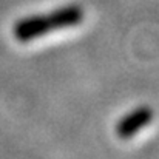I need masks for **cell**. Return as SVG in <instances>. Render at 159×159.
I'll use <instances>...</instances> for the list:
<instances>
[{
	"mask_svg": "<svg viewBox=\"0 0 159 159\" xmlns=\"http://www.w3.org/2000/svg\"><path fill=\"white\" fill-rule=\"evenodd\" d=\"M153 117V111L148 108V107H141L138 108L136 111L130 113L128 116H125L116 127V133L127 139V138H131L136 131H139L142 127L148 125L150 120Z\"/></svg>",
	"mask_w": 159,
	"mask_h": 159,
	"instance_id": "cell-2",
	"label": "cell"
},
{
	"mask_svg": "<svg viewBox=\"0 0 159 159\" xmlns=\"http://www.w3.org/2000/svg\"><path fill=\"white\" fill-rule=\"evenodd\" d=\"M82 16L84 14L79 6H74V5L65 6V8L56 9L48 16H33V17L17 22L14 28V34L17 40L26 42L34 37H39L43 33L77 25L82 20Z\"/></svg>",
	"mask_w": 159,
	"mask_h": 159,
	"instance_id": "cell-1",
	"label": "cell"
}]
</instances>
